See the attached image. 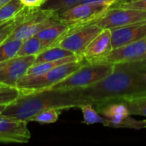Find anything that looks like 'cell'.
<instances>
[{
  "instance_id": "6da1fadb",
  "label": "cell",
  "mask_w": 146,
  "mask_h": 146,
  "mask_svg": "<svg viewBox=\"0 0 146 146\" xmlns=\"http://www.w3.org/2000/svg\"><path fill=\"white\" fill-rule=\"evenodd\" d=\"M146 72V60L115 63L113 72L98 83L79 90L86 103L92 105L146 93L143 75Z\"/></svg>"
},
{
  "instance_id": "7a4b0ae2",
  "label": "cell",
  "mask_w": 146,
  "mask_h": 146,
  "mask_svg": "<svg viewBox=\"0 0 146 146\" xmlns=\"http://www.w3.org/2000/svg\"><path fill=\"white\" fill-rule=\"evenodd\" d=\"M84 104L86 103L81 98L79 90H34L22 92V94L15 101L8 104L1 114L28 122L33 115L42 110L55 109L62 111L79 108Z\"/></svg>"
},
{
  "instance_id": "3957f363",
  "label": "cell",
  "mask_w": 146,
  "mask_h": 146,
  "mask_svg": "<svg viewBox=\"0 0 146 146\" xmlns=\"http://www.w3.org/2000/svg\"><path fill=\"white\" fill-rule=\"evenodd\" d=\"M115 68V64L102 62H86L80 68L61 82L47 88L57 91H71L91 86L110 75Z\"/></svg>"
},
{
  "instance_id": "277c9868",
  "label": "cell",
  "mask_w": 146,
  "mask_h": 146,
  "mask_svg": "<svg viewBox=\"0 0 146 146\" xmlns=\"http://www.w3.org/2000/svg\"><path fill=\"white\" fill-rule=\"evenodd\" d=\"M86 62L85 59H82L57 66L39 74H25L18 81L16 87L22 92L50 88L75 72Z\"/></svg>"
},
{
  "instance_id": "5b68a950",
  "label": "cell",
  "mask_w": 146,
  "mask_h": 146,
  "mask_svg": "<svg viewBox=\"0 0 146 146\" xmlns=\"http://www.w3.org/2000/svg\"><path fill=\"white\" fill-rule=\"evenodd\" d=\"M109 2H92L77 4L67 10L58 13L59 19L74 27L94 22L101 17L110 7Z\"/></svg>"
},
{
  "instance_id": "8992f818",
  "label": "cell",
  "mask_w": 146,
  "mask_h": 146,
  "mask_svg": "<svg viewBox=\"0 0 146 146\" xmlns=\"http://www.w3.org/2000/svg\"><path fill=\"white\" fill-rule=\"evenodd\" d=\"M102 30L95 22L74 27L55 46H60L83 57L87 46Z\"/></svg>"
},
{
  "instance_id": "52a82bcc",
  "label": "cell",
  "mask_w": 146,
  "mask_h": 146,
  "mask_svg": "<svg viewBox=\"0 0 146 146\" xmlns=\"http://www.w3.org/2000/svg\"><path fill=\"white\" fill-rule=\"evenodd\" d=\"M59 20L57 12L43 9L40 7L29 19L19 26L7 40H24L30 37L35 36L42 29L56 23Z\"/></svg>"
},
{
  "instance_id": "ba28073f",
  "label": "cell",
  "mask_w": 146,
  "mask_h": 146,
  "mask_svg": "<svg viewBox=\"0 0 146 146\" xmlns=\"http://www.w3.org/2000/svg\"><path fill=\"white\" fill-rule=\"evenodd\" d=\"M144 21H146V11L110 7L94 22L102 29L112 30Z\"/></svg>"
},
{
  "instance_id": "9c48e42d",
  "label": "cell",
  "mask_w": 146,
  "mask_h": 146,
  "mask_svg": "<svg viewBox=\"0 0 146 146\" xmlns=\"http://www.w3.org/2000/svg\"><path fill=\"white\" fill-rule=\"evenodd\" d=\"M34 60L35 56H15L0 62V84L5 86L16 87L18 81L27 74Z\"/></svg>"
},
{
  "instance_id": "30bf717a",
  "label": "cell",
  "mask_w": 146,
  "mask_h": 146,
  "mask_svg": "<svg viewBox=\"0 0 146 146\" xmlns=\"http://www.w3.org/2000/svg\"><path fill=\"white\" fill-rule=\"evenodd\" d=\"M27 123L25 121L0 114V143H28L31 133Z\"/></svg>"
},
{
  "instance_id": "8fae6325",
  "label": "cell",
  "mask_w": 146,
  "mask_h": 146,
  "mask_svg": "<svg viewBox=\"0 0 146 146\" xmlns=\"http://www.w3.org/2000/svg\"><path fill=\"white\" fill-rule=\"evenodd\" d=\"M146 60V37L129 44L114 49L105 58V62L122 63Z\"/></svg>"
},
{
  "instance_id": "7c38bea8",
  "label": "cell",
  "mask_w": 146,
  "mask_h": 146,
  "mask_svg": "<svg viewBox=\"0 0 146 146\" xmlns=\"http://www.w3.org/2000/svg\"><path fill=\"white\" fill-rule=\"evenodd\" d=\"M113 50L111 30L103 29L86 49L83 58L88 62H102Z\"/></svg>"
},
{
  "instance_id": "4fadbf2b",
  "label": "cell",
  "mask_w": 146,
  "mask_h": 146,
  "mask_svg": "<svg viewBox=\"0 0 146 146\" xmlns=\"http://www.w3.org/2000/svg\"><path fill=\"white\" fill-rule=\"evenodd\" d=\"M146 37V21L111 30L113 50Z\"/></svg>"
},
{
  "instance_id": "5bb4252c",
  "label": "cell",
  "mask_w": 146,
  "mask_h": 146,
  "mask_svg": "<svg viewBox=\"0 0 146 146\" xmlns=\"http://www.w3.org/2000/svg\"><path fill=\"white\" fill-rule=\"evenodd\" d=\"M97 111L109 121L108 127H116L130 115L129 110L123 101L110 100L93 105Z\"/></svg>"
},
{
  "instance_id": "9a60e30c",
  "label": "cell",
  "mask_w": 146,
  "mask_h": 146,
  "mask_svg": "<svg viewBox=\"0 0 146 146\" xmlns=\"http://www.w3.org/2000/svg\"><path fill=\"white\" fill-rule=\"evenodd\" d=\"M38 9V8L37 7L25 6L23 9L11 20L0 22V44L5 42L14 33V31L27 19H29Z\"/></svg>"
},
{
  "instance_id": "2e32d148",
  "label": "cell",
  "mask_w": 146,
  "mask_h": 146,
  "mask_svg": "<svg viewBox=\"0 0 146 146\" xmlns=\"http://www.w3.org/2000/svg\"><path fill=\"white\" fill-rule=\"evenodd\" d=\"M74 27L61 20L56 21L54 24H51L45 28L38 32L35 36L39 38L42 40L47 41L50 44V47L55 46L66 34Z\"/></svg>"
},
{
  "instance_id": "e0dca14e",
  "label": "cell",
  "mask_w": 146,
  "mask_h": 146,
  "mask_svg": "<svg viewBox=\"0 0 146 146\" xmlns=\"http://www.w3.org/2000/svg\"><path fill=\"white\" fill-rule=\"evenodd\" d=\"M50 47V44L49 42L42 40L37 36H33L22 40L21 45L16 56H37L38 53Z\"/></svg>"
},
{
  "instance_id": "ac0fdd59",
  "label": "cell",
  "mask_w": 146,
  "mask_h": 146,
  "mask_svg": "<svg viewBox=\"0 0 146 146\" xmlns=\"http://www.w3.org/2000/svg\"><path fill=\"white\" fill-rule=\"evenodd\" d=\"M74 54L64 48L60 46H52L38 53L35 56V60L33 63H40L45 62H52L60 60L68 56H74Z\"/></svg>"
},
{
  "instance_id": "d6986e66",
  "label": "cell",
  "mask_w": 146,
  "mask_h": 146,
  "mask_svg": "<svg viewBox=\"0 0 146 146\" xmlns=\"http://www.w3.org/2000/svg\"><path fill=\"white\" fill-rule=\"evenodd\" d=\"M127 107L130 115L146 117V93L130 96L121 99Z\"/></svg>"
},
{
  "instance_id": "ffe728a7",
  "label": "cell",
  "mask_w": 146,
  "mask_h": 146,
  "mask_svg": "<svg viewBox=\"0 0 146 146\" xmlns=\"http://www.w3.org/2000/svg\"><path fill=\"white\" fill-rule=\"evenodd\" d=\"M82 112L83 115V122L86 125H92V124H102L104 127H108L109 121L101 116L100 114L97 111L95 107L90 104L86 103L81 104L79 107Z\"/></svg>"
},
{
  "instance_id": "44dd1931",
  "label": "cell",
  "mask_w": 146,
  "mask_h": 146,
  "mask_svg": "<svg viewBox=\"0 0 146 146\" xmlns=\"http://www.w3.org/2000/svg\"><path fill=\"white\" fill-rule=\"evenodd\" d=\"M25 7L21 0H9L0 7V22L7 21L18 15Z\"/></svg>"
},
{
  "instance_id": "7402d4cb",
  "label": "cell",
  "mask_w": 146,
  "mask_h": 146,
  "mask_svg": "<svg viewBox=\"0 0 146 146\" xmlns=\"http://www.w3.org/2000/svg\"><path fill=\"white\" fill-rule=\"evenodd\" d=\"M22 40L11 39L0 44V62L9 60L16 56Z\"/></svg>"
},
{
  "instance_id": "603a6c76",
  "label": "cell",
  "mask_w": 146,
  "mask_h": 146,
  "mask_svg": "<svg viewBox=\"0 0 146 146\" xmlns=\"http://www.w3.org/2000/svg\"><path fill=\"white\" fill-rule=\"evenodd\" d=\"M82 0H46L41 6L43 9L51 10L57 13L67 10L77 4H80Z\"/></svg>"
},
{
  "instance_id": "cb8c5ba5",
  "label": "cell",
  "mask_w": 146,
  "mask_h": 146,
  "mask_svg": "<svg viewBox=\"0 0 146 146\" xmlns=\"http://www.w3.org/2000/svg\"><path fill=\"white\" fill-rule=\"evenodd\" d=\"M61 113V110H55V109H50V110H44L40 112L36 113L33 115L28 121H36L40 124H50L55 123L58 118L59 115Z\"/></svg>"
},
{
  "instance_id": "d4e9b609",
  "label": "cell",
  "mask_w": 146,
  "mask_h": 146,
  "mask_svg": "<svg viewBox=\"0 0 146 146\" xmlns=\"http://www.w3.org/2000/svg\"><path fill=\"white\" fill-rule=\"evenodd\" d=\"M22 92L17 87L5 86L0 89V105H8L15 101Z\"/></svg>"
},
{
  "instance_id": "484cf974",
  "label": "cell",
  "mask_w": 146,
  "mask_h": 146,
  "mask_svg": "<svg viewBox=\"0 0 146 146\" xmlns=\"http://www.w3.org/2000/svg\"><path fill=\"white\" fill-rule=\"evenodd\" d=\"M111 8H123L146 11V0H126L114 3Z\"/></svg>"
},
{
  "instance_id": "4316f807",
  "label": "cell",
  "mask_w": 146,
  "mask_h": 146,
  "mask_svg": "<svg viewBox=\"0 0 146 146\" xmlns=\"http://www.w3.org/2000/svg\"><path fill=\"white\" fill-rule=\"evenodd\" d=\"M25 6L27 7H37L40 8L46 0H21Z\"/></svg>"
},
{
  "instance_id": "83f0119b",
  "label": "cell",
  "mask_w": 146,
  "mask_h": 146,
  "mask_svg": "<svg viewBox=\"0 0 146 146\" xmlns=\"http://www.w3.org/2000/svg\"><path fill=\"white\" fill-rule=\"evenodd\" d=\"M143 81H144V85H145V86L146 88V72L143 75Z\"/></svg>"
},
{
  "instance_id": "f1b7e54d",
  "label": "cell",
  "mask_w": 146,
  "mask_h": 146,
  "mask_svg": "<svg viewBox=\"0 0 146 146\" xmlns=\"http://www.w3.org/2000/svg\"><path fill=\"white\" fill-rule=\"evenodd\" d=\"M6 106L7 105H0V114L4 110V109L6 108Z\"/></svg>"
},
{
  "instance_id": "f546056e",
  "label": "cell",
  "mask_w": 146,
  "mask_h": 146,
  "mask_svg": "<svg viewBox=\"0 0 146 146\" xmlns=\"http://www.w3.org/2000/svg\"><path fill=\"white\" fill-rule=\"evenodd\" d=\"M9 0H0V7L2 6V5H3L5 3H7Z\"/></svg>"
},
{
  "instance_id": "4dcf8cb0",
  "label": "cell",
  "mask_w": 146,
  "mask_h": 146,
  "mask_svg": "<svg viewBox=\"0 0 146 146\" xmlns=\"http://www.w3.org/2000/svg\"><path fill=\"white\" fill-rule=\"evenodd\" d=\"M3 87H5V86H3V85L0 84V89H1V88H3Z\"/></svg>"
},
{
  "instance_id": "1f68e13d",
  "label": "cell",
  "mask_w": 146,
  "mask_h": 146,
  "mask_svg": "<svg viewBox=\"0 0 146 146\" xmlns=\"http://www.w3.org/2000/svg\"><path fill=\"white\" fill-rule=\"evenodd\" d=\"M122 1H126V0H120L119 2H117V3H120V2H122Z\"/></svg>"
}]
</instances>
